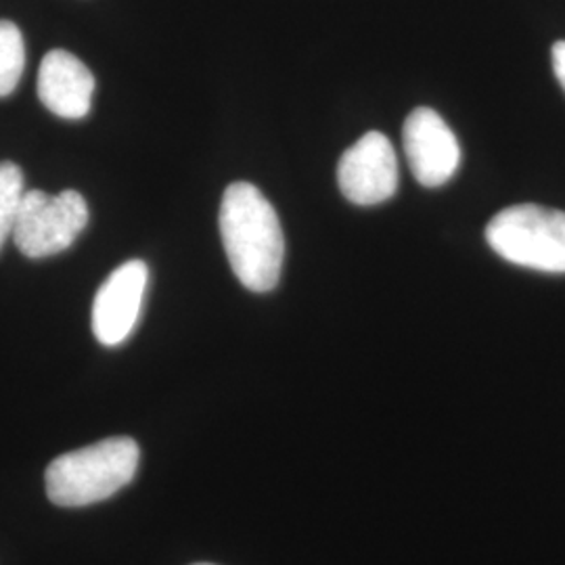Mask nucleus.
Listing matches in <instances>:
<instances>
[{"label":"nucleus","instance_id":"3","mask_svg":"<svg viewBox=\"0 0 565 565\" xmlns=\"http://www.w3.org/2000/svg\"><path fill=\"white\" fill-rule=\"evenodd\" d=\"M488 245L507 263L564 275L565 212L534 203L501 210L486 226Z\"/></svg>","mask_w":565,"mask_h":565},{"label":"nucleus","instance_id":"10","mask_svg":"<svg viewBox=\"0 0 565 565\" xmlns=\"http://www.w3.org/2000/svg\"><path fill=\"white\" fill-rule=\"evenodd\" d=\"M23 193L25 189L20 166L0 162V249L9 237H13Z\"/></svg>","mask_w":565,"mask_h":565},{"label":"nucleus","instance_id":"7","mask_svg":"<svg viewBox=\"0 0 565 565\" xmlns=\"http://www.w3.org/2000/svg\"><path fill=\"white\" fill-rule=\"evenodd\" d=\"M147 282L149 268L142 260H128L105 279L93 303V333L99 343L116 348L130 338L141 317Z\"/></svg>","mask_w":565,"mask_h":565},{"label":"nucleus","instance_id":"12","mask_svg":"<svg viewBox=\"0 0 565 565\" xmlns=\"http://www.w3.org/2000/svg\"><path fill=\"white\" fill-rule=\"evenodd\" d=\"M195 565H212V564H195Z\"/></svg>","mask_w":565,"mask_h":565},{"label":"nucleus","instance_id":"9","mask_svg":"<svg viewBox=\"0 0 565 565\" xmlns=\"http://www.w3.org/2000/svg\"><path fill=\"white\" fill-rule=\"evenodd\" d=\"M25 67V44L20 28L0 21V97H9L21 81Z\"/></svg>","mask_w":565,"mask_h":565},{"label":"nucleus","instance_id":"11","mask_svg":"<svg viewBox=\"0 0 565 565\" xmlns=\"http://www.w3.org/2000/svg\"><path fill=\"white\" fill-rule=\"evenodd\" d=\"M553 70L565 90V41L553 44Z\"/></svg>","mask_w":565,"mask_h":565},{"label":"nucleus","instance_id":"2","mask_svg":"<svg viewBox=\"0 0 565 565\" xmlns=\"http://www.w3.org/2000/svg\"><path fill=\"white\" fill-rule=\"evenodd\" d=\"M139 457V445L126 436L61 455L46 467V494L60 507L102 503L132 482Z\"/></svg>","mask_w":565,"mask_h":565},{"label":"nucleus","instance_id":"1","mask_svg":"<svg viewBox=\"0 0 565 565\" xmlns=\"http://www.w3.org/2000/svg\"><path fill=\"white\" fill-rule=\"evenodd\" d=\"M218 223L226 258L243 287L273 291L285 260L281 221L273 203L252 182H233L224 191Z\"/></svg>","mask_w":565,"mask_h":565},{"label":"nucleus","instance_id":"6","mask_svg":"<svg viewBox=\"0 0 565 565\" xmlns=\"http://www.w3.org/2000/svg\"><path fill=\"white\" fill-rule=\"evenodd\" d=\"M338 182L348 202L377 205L398 189V160L392 142L382 132H366L342 156Z\"/></svg>","mask_w":565,"mask_h":565},{"label":"nucleus","instance_id":"8","mask_svg":"<svg viewBox=\"0 0 565 565\" xmlns=\"http://www.w3.org/2000/svg\"><path fill=\"white\" fill-rule=\"evenodd\" d=\"M95 76L76 55L55 49L44 55L39 70V97L42 105L65 120H82L88 116Z\"/></svg>","mask_w":565,"mask_h":565},{"label":"nucleus","instance_id":"5","mask_svg":"<svg viewBox=\"0 0 565 565\" xmlns=\"http://www.w3.org/2000/svg\"><path fill=\"white\" fill-rule=\"evenodd\" d=\"M404 153L413 177L427 189L450 181L461 162V149L455 132L440 114L417 107L404 121Z\"/></svg>","mask_w":565,"mask_h":565},{"label":"nucleus","instance_id":"4","mask_svg":"<svg viewBox=\"0 0 565 565\" xmlns=\"http://www.w3.org/2000/svg\"><path fill=\"white\" fill-rule=\"evenodd\" d=\"M88 224V205L78 191L57 195L41 189L25 191L21 200L13 239L23 256L41 260L72 247Z\"/></svg>","mask_w":565,"mask_h":565}]
</instances>
